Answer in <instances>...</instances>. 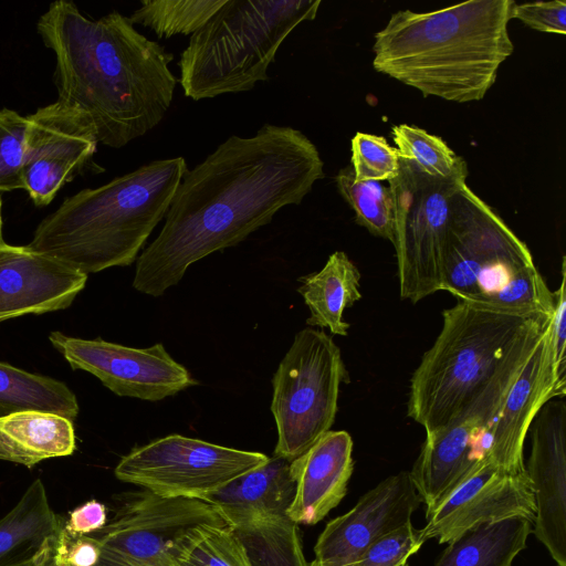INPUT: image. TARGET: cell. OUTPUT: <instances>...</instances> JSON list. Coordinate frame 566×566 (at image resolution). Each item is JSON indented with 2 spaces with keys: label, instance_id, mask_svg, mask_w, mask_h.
<instances>
[{
  "label": "cell",
  "instance_id": "obj_1",
  "mask_svg": "<svg viewBox=\"0 0 566 566\" xmlns=\"http://www.w3.org/2000/svg\"><path fill=\"white\" fill-rule=\"evenodd\" d=\"M315 144L301 130L266 124L231 136L188 170L156 239L136 260L133 286L160 296L205 256L234 247L300 205L324 177Z\"/></svg>",
  "mask_w": 566,
  "mask_h": 566
},
{
  "label": "cell",
  "instance_id": "obj_2",
  "mask_svg": "<svg viewBox=\"0 0 566 566\" xmlns=\"http://www.w3.org/2000/svg\"><path fill=\"white\" fill-rule=\"evenodd\" d=\"M56 57L57 101L83 112L98 143L120 148L144 136L165 117L177 78L174 55L113 11L84 17L66 0L50 4L36 25Z\"/></svg>",
  "mask_w": 566,
  "mask_h": 566
},
{
  "label": "cell",
  "instance_id": "obj_3",
  "mask_svg": "<svg viewBox=\"0 0 566 566\" xmlns=\"http://www.w3.org/2000/svg\"><path fill=\"white\" fill-rule=\"evenodd\" d=\"M513 0H471L431 12L399 10L375 33L374 69L449 102L481 101L512 55Z\"/></svg>",
  "mask_w": 566,
  "mask_h": 566
},
{
  "label": "cell",
  "instance_id": "obj_4",
  "mask_svg": "<svg viewBox=\"0 0 566 566\" xmlns=\"http://www.w3.org/2000/svg\"><path fill=\"white\" fill-rule=\"evenodd\" d=\"M187 171L182 157L158 159L83 189L41 221L27 247L86 274L130 265Z\"/></svg>",
  "mask_w": 566,
  "mask_h": 566
},
{
  "label": "cell",
  "instance_id": "obj_5",
  "mask_svg": "<svg viewBox=\"0 0 566 566\" xmlns=\"http://www.w3.org/2000/svg\"><path fill=\"white\" fill-rule=\"evenodd\" d=\"M551 316L520 315L458 303L410 379L407 415L426 434L457 420Z\"/></svg>",
  "mask_w": 566,
  "mask_h": 566
},
{
  "label": "cell",
  "instance_id": "obj_6",
  "mask_svg": "<svg viewBox=\"0 0 566 566\" xmlns=\"http://www.w3.org/2000/svg\"><path fill=\"white\" fill-rule=\"evenodd\" d=\"M442 290L503 313L551 316L554 310V294L527 245L467 184L453 198Z\"/></svg>",
  "mask_w": 566,
  "mask_h": 566
},
{
  "label": "cell",
  "instance_id": "obj_7",
  "mask_svg": "<svg viewBox=\"0 0 566 566\" xmlns=\"http://www.w3.org/2000/svg\"><path fill=\"white\" fill-rule=\"evenodd\" d=\"M321 0H227L191 34L178 62L184 94L212 98L252 90L287 35L314 20Z\"/></svg>",
  "mask_w": 566,
  "mask_h": 566
},
{
  "label": "cell",
  "instance_id": "obj_8",
  "mask_svg": "<svg viewBox=\"0 0 566 566\" xmlns=\"http://www.w3.org/2000/svg\"><path fill=\"white\" fill-rule=\"evenodd\" d=\"M343 382L349 374L333 338L323 329L300 331L272 378L274 455L292 461L331 430Z\"/></svg>",
  "mask_w": 566,
  "mask_h": 566
},
{
  "label": "cell",
  "instance_id": "obj_9",
  "mask_svg": "<svg viewBox=\"0 0 566 566\" xmlns=\"http://www.w3.org/2000/svg\"><path fill=\"white\" fill-rule=\"evenodd\" d=\"M468 176H430L400 157L399 172L388 182L395 209L392 245L401 298L417 303L442 290L453 198Z\"/></svg>",
  "mask_w": 566,
  "mask_h": 566
},
{
  "label": "cell",
  "instance_id": "obj_10",
  "mask_svg": "<svg viewBox=\"0 0 566 566\" xmlns=\"http://www.w3.org/2000/svg\"><path fill=\"white\" fill-rule=\"evenodd\" d=\"M268 460L261 452L170 434L134 448L119 460L114 473L119 481L160 497L203 501Z\"/></svg>",
  "mask_w": 566,
  "mask_h": 566
},
{
  "label": "cell",
  "instance_id": "obj_11",
  "mask_svg": "<svg viewBox=\"0 0 566 566\" xmlns=\"http://www.w3.org/2000/svg\"><path fill=\"white\" fill-rule=\"evenodd\" d=\"M49 339L73 369L94 375L120 397L159 401L198 384L161 343L135 348L60 332H52Z\"/></svg>",
  "mask_w": 566,
  "mask_h": 566
},
{
  "label": "cell",
  "instance_id": "obj_12",
  "mask_svg": "<svg viewBox=\"0 0 566 566\" xmlns=\"http://www.w3.org/2000/svg\"><path fill=\"white\" fill-rule=\"evenodd\" d=\"M97 144L88 117L57 99L29 115L22 178L33 202L49 205L92 158Z\"/></svg>",
  "mask_w": 566,
  "mask_h": 566
},
{
  "label": "cell",
  "instance_id": "obj_13",
  "mask_svg": "<svg viewBox=\"0 0 566 566\" xmlns=\"http://www.w3.org/2000/svg\"><path fill=\"white\" fill-rule=\"evenodd\" d=\"M200 525L229 526L212 505L201 500L166 499L146 491L124 503L114 518L92 537L102 553L142 564Z\"/></svg>",
  "mask_w": 566,
  "mask_h": 566
},
{
  "label": "cell",
  "instance_id": "obj_14",
  "mask_svg": "<svg viewBox=\"0 0 566 566\" xmlns=\"http://www.w3.org/2000/svg\"><path fill=\"white\" fill-rule=\"evenodd\" d=\"M536 512L533 484L526 473H505L479 459L469 474L433 511L419 530L420 539L449 543L483 523L512 516L534 522Z\"/></svg>",
  "mask_w": 566,
  "mask_h": 566
},
{
  "label": "cell",
  "instance_id": "obj_15",
  "mask_svg": "<svg viewBox=\"0 0 566 566\" xmlns=\"http://www.w3.org/2000/svg\"><path fill=\"white\" fill-rule=\"evenodd\" d=\"M421 503L409 472L386 478L325 525L310 566H354L375 541L411 522Z\"/></svg>",
  "mask_w": 566,
  "mask_h": 566
},
{
  "label": "cell",
  "instance_id": "obj_16",
  "mask_svg": "<svg viewBox=\"0 0 566 566\" xmlns=\"http://www.w3.org/2000/svg\"><path fill=\"white\" fill-rule=\"evenodd\" d=\"M532 448L525 471L533 484L532 533L557 566H566V403L553 398L531 427Z\"/></svg>",
  "mask_w": 566,
  "mask_h": 566
},
{
  "label": "cell",
  "instance_id": "obj_17",
  "mask_svg": "<svg viewBox=\"0 0 566 566\" xmlns=\"http://www.w3.org/2000/svg\"><path fill=\"white\" fill-rule=\"evenodd\" d=\"M565 394L553 374L546 327L505 395L481 459L505 473H524V442L534 418L547 401L564 398Z\"/></svg>",
  "mask_w": 566,
  "mask_h": 566
},
{
  "label": "cell",
  "instance_id": "obj_18",
  "mask_svg": "<svg viewBox=\"0 0 566 566\" xmlns=\"http://www.w3.org/2000/svg\"><path fill=\"white\" fill-rule=\"evenodd\" d=\"M87 274L27 245L0 243V322L66 308Z\"/></svg>",
  "mask_w": 566,
  "mask_h": 566
},
{
  "label": "cell",
  "instance_id": "obj_19",
  "mask_svg": "<svg viewBox=\"0 0 566 566\" xmlns=\"http://www.w3.org/2000/svg\"><path fill=\"white\" fill-rule=\"evenodd\" d=\"M353 471L350 434L345 430L327 431L291 461L295 494L286 515L296 524H317L345 497Z\"/></svg>",
  "mask_w": 566,
  "mask_h": 566
},
{
  "label": "cell",
  "instance_id": "obj_20",
  "mask_svg": "<svg viewBox=\"0 0 566 566\" xmlns=\"http://www.w3.org/2000/svg\"><path fill=\"white\" fill-rule=\"evenodd\" d=\"M295 494L291 461L273 455L209 495L212 505L229 526L256 516L285 515Z\"/></svg>",
  "mask_w": 566,
  "mask_h": 566
},
{
  "label": "cell",
  "instance_id": "obj_21",
  "mask_svg": "<svg viewBox=\"0 0 566 566\" xmlns=\"http://www.w3.org/2000/svg\"><path fill=\"white\" fill-rule=\"evenodd\" d=\"M74 450L73 423L65 417L38 410L0 417V460L33 467Z\"/></svg>",
  "mask_w": 566,
  "mask_h": 566
},
{
  "label": "cell",
  "instance_id": "obj_22",
  "mask_svg": "<svg viewBox=\"0 0 566 566\" xmlns=\"http://www.w3.org/2000/svg\"><path fill=\"white\" fill-rule=\"evenodd\" d=\"M298 282L297 292L311 313L306 323L346 336L349 324L344 312L361 298L360 273L348 255L335 251L318 272L301 276Z\"/></svg>",
  "mask_w": 566,
  "mask_h": 566
},
{
  "label": "cell",
  "instance_id": "obj_23",
  "mask_svg": "<svg viewBox=\"0 0 566 566\" xmlns=\"http://www.w3.org/2000/svg\"><path fill=\"white\" fill-rule=\"evenodd\" d=\"M532 527L523 516L480 524L450 541L433 566H512Z\"/></svg>",
  "mask_w": 566,
  "mask_h": 566
},
{
  "label": "cell",
  "instance_id": "obj_24",
  "mask_svg": "<svg viewBox=\"0 0 566 566\" xmlns=\"http://www.w3.org/2000/svg\"><path fill=\"white\" fill-rule=\"evenodd\" d=\"M63 524L50 505L45 486L34 480L18 503L0 520V566L30 557Z\"/></svg>",
  "mask_w": 566,
  "mask_h": 566
},
{
  "label": "cell",
  "instance_id": "obj_25",
  "mask_svg": "<svg viewBox=\"0 0 566 566\" xmlns=\"http://www.w3.org/2000/svg\"><path fill=\"white\" fill-rule=\"evenodd\" d=\"M229 527L250 566H310L298 524L286 514L256 516Z\"/></svg>",
  "mask_w": 566,
  "mask_h": 566
},
{
  "label": "cell",
  "instance_id": "obj_26",
  "mask_svg": "<svg viewBox=\"0 0 566 566\" xmlns=\"http://www.w3.org/2000/svg\"><path fill=\"white\" fill-rule=\"evenodd\" d=\"M27 410L51 412L73 421L80 409L64 382L0 363V417Z\"/></svg>",
  "mask_w": 566,
  "mask_h": 566
},
{
  "label": "cell",
  "instance_id": "obj_27",
  "mask_svg": "<svg viewBox=\"0 0 566 566\" xmlns=\"http://www.w3.org/2000/svg\"><path fill=\"white\" fill-rule=\"evenodd\" d=\"M335 181L340 196L355 212V222L392 243L395 209L390 187L381 181H356L350 165L337 172Z\"/></svg>",
  "mask_w": 566,
  "mask_h": 566
},
{
  "label": "cell",
  "instance_id": "obj_28",
  "mask_svg": "<svg viewBox=\"0 0 566 566\" xmlns=\"http://www.w3.org/2000/svg\"><path fill=\"white\" fill-rule=\"evenodd\" d=\"M227 0H142L129 18L133 24L151 29L159 38L193 34Z\"/></svg>",
  "mask_w": 566,
  "mask_h": 566
},
{
  "label": "cell",
  "instance_id": "obj_29",
  "mask_svg": "<svg viewBox=\"0 0 566 566\" xmlns=\"http://www.w3.org/2000/svg\"><path fill=\"white\" fill-rule=\"evenodd\" d=\"M391 136L399 156L426 174L441 178L469 175L465 160L439 136L407 124L392 126Z\"/></svg>",
  "mask_w": 566,
  "mask_h": 566
},
{
  "label": "cell",
  "instance_id": "obj_30",
  "mask_svg": "<svg viewBox=\"0 0 566 566\" xmlns=\"http://www.w3.org/2000/svg\"><path fill=\"white\" fill-rule=\"evenodd\" d=\"M170 551L192 566H250L229 526L193 527L175 542Z\"/></svg>",
  "mask_w": 566,
  "mask_h": 566
},
{
  "label": "cell",
  "instance_id": "obj_31",
  "mask_svg": "<svg viewBox=\"0 0 566 566\" xmlns=\"http://www.w3.org/2000/svg\"><path fill=\"white\" fill-rule=\"evenodd\" d=\"M400 156L382 136L357 132L352 138L350 166L356 181L391 180L399 172Z\"/></svg>",
  "mask_w": 566,
  "mask_h": 566
},
{
  "label": "cell",
  "instance_id": "obj_32",
  "mask_svg": "<svg viewBox=\"0 0 566 566\" xmlns=\"http://www.w3.org/2000/svg\"><path fill=\"white\" fill-rule=\"evenodd\" d=\"M28 116L0 109V192L23 189L22 167Z\"/></svg>",
  "mask_w": 566,
  "mask_h": 566
},
{
  "label": "cell",
  "instance_id": "obj_33",
  "mask_svg": "<svg viewBox=\"0 0 566 566\" xmlns=\"http://www.w3.org/2000/svg\"><path fill=\"white\" fill-rule=\"evenodd\" d=\"M422 544L419 530L408 522L375 541L354 566H409Z\"/></svg>",
  "mask_w": 566,
  "mask_h": 566
},
{
  "label": "cell",
  "instance_id": "obj_34",
  "mask_svg": "<svg viewBox=\"0 0 566 566\" xmlns=\"http://www.w3.org/2000/svg\"><path fill=\"white\" fill-rule=\"evenodd\" d=\"M566 259L560 266V284L553 292L554 310L547 325V348L555 380L566 390Z\"/></svg>",
  "mask_w": 566,
  "mask_h": 566
},
{
  "label": "cell",
  "instance_id": "obj_35",
  "mask_svg": "<svg viewBox=\"0 0 566 566\" xmlns=\"http://www.w3.org/2000/svg\"><path fill=\"white\" fill-rule=\"evenodd\" d=\"M512 19L539 32L566 34V2L564 0L515 3Z\"/></svg>",
  "mask_w": 566,
  "mask_h": 566
},
{
  "label": "cell",
  "instance_id": "obj_36",
  "mask_svg": "<svg viewBox=\"0 0 566 566\" xmlns=\"http://www.w3.org/2000/svg\"><path fill=\"white\" fill-rule=\"evenodd\" d=\"M106 521V506L96 500H91L70 512L63 530L70 537L75 538L102 530Z\"/></svg>",
  "mask_w": 566,
  "mask_h": 566
},
{
  "label": "cell",
  "instance_id": "obj_37",
  "mask_svg": "<svg viewBox=\"0 0 566 566\" xmlns=\"http://www.w3.org/2000/svg\"><path fill=\"white\" fill-rule=\"evenodd\" d=\"M61 553L70 566H96L101 557V547L92 536L73 538L63 530Z\"/></svg>",
  "mask_w": 566,
  "mask_h": 566
},
{
  "label": "cell",
  "instance_id": "obj_38",
  "mask_svg": "<svg viewBox=\"0 0 566 566\" xmlns=\"http://www.w3.org/2000/svg\"><path fill=\"white\" fill-rule=\"evenodd\" d=\"M62 532L48 537L30 557L10 566H59Z\"/></svg>",
  "mask_w": 566,
  "mask_h": 566
},
{
  "label": "cell",
  "instance_id": "obj_39",
  "mask_svg": "<svg viewBox=\"0 0 566 566\" xmlns=\"http://www.w3.org/2000/svg\"><path fill=\"white\" fill-rule=\"evenodd\" d=\"M96 566H192L188 562L184 560L182 558L175 555L170 547L157 555L155 558H153L149 562L136 564V563H128L125 560H120L118 558L112 557L107 554L102 553L101 551V557Z\"/></svg>",
  "mask_w": 566,
  "mask_h": 566
},
{
  "label": "cell",
  "instance_id": "obj_40",
  "mask_svg": "<svg viewBox=\"0 0 566 566\" xmlns=\"http://www.w3.org/2000/svg\"><path fill=\"white\" fill-rule=\"evenodd\" d=\"M63 533V532H62ZM62 537V536H61ZM59 566H70L65 563L63 555L61 553V544H60V554H59Z\"/></svg>",
  "mask_w": 566,
  "mask_h": 566
},
{
  "label": "cell",
  "instance_id": "obj_41",
  "mask_svg": "<svg viewBox=\"0 0 566 566\" xmlns=\"http://www.w3.org/2000/svg\"><path fill=\"white\" fill-rule=\"evenodd\" d=\"M2 241H3V239H2L1 198H0V243Z\"/></svg>",
  "mask_w": 566,
  "mask_h": 566
}]
</instances>
